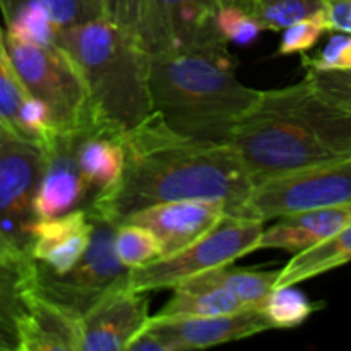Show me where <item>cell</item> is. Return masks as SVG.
<instances>
[{"mask_svg": "<svg viewBox=\"0 0 351 351\" xmlns=\"http://www.w3.org/2000/svg\"><path fill=\"white\" fill-rule=\"evenodd\" d=\"M120 139L125 151L122 175L88 206L117 225L151 206L184 199L223 201L232 213L254 189L232 144L180 136L154 112Z\"/></svg>", "mask_w": 351, "mask_h": 351, "instance_id": "cell-1", "label": "cell"}, {"mask_svg": "<svg viewBox=\"0 0 351 351\" xmlns=\"http://www.w3.org/2000/svg\"><path fill=\"white\" fill-rule=\"evenodd\" d=\"M230 144L254 185L351 156V113L315 93L307 79L261 91L233 127Z\"/></svg>", "mask_w": 351, "mask_h": 351, "instance_id": "cell-2", "label": "cell"}, {"mask_svg": "<svg viewBox=\"0 0 351 351\" xmlns=\"http://www.w3.org/2000/svg\"><path fill=\"white\" fill-rule=\"evenodd\" d=\"M230 51L149 55L153 112L180 136L230 143L233 127L261 91L239 81Z\"/></svg>", "mask_w": 351, "mask_h": 351, "instance_id": "cell-3", "label": "cell"}, {"mask_svg": "<svg viewBox=\"0 0 351 351\" xmlns=\"http://www.w3.org/2000/svg\"><path fill=\"white\" fill-rule=\"evenodd\" d=\"M58 47L71 55L88 88V132L122 136L153 113L149 53L137 34L98 17L62 31Z\"/></svg>", "mask_w": 351, "mask_h": 351, "instance_id": "cell-4", "label": "cell"}, {"mask_svg": "<svg viewBox=\"0 0 351 351\" xmlns=\"http://www.w3.org/2000/svg\"><path fill=\"white\" fill-rule=\"evenodd\" d=\"M5 41L24 88L48 106L58 134L88 132V88L71 55L58 45H34L7 34Z\"/></svg>", "mask_w": 351, "mask_h": 351, "instance_id": "cell-5", "label": "cell"}, {"mask_svg": "<svg viewBox=\"0 0 351 351\" xmlns=\"http://www.w3.org/2000/svg\"><path fill=\"white\" fill-rule=\"evenodd\" d=\"M263 232L264 221L261 219L226 215L211 232L180 252L130 269L125 287L146 293L177 287L189 278L233 264L240 257L256 252Z\"/></svg>", "mask_w": 351, "mask_h": 351, "instance_id": "cell-6", "label": "cell"}, {"mask_svg": "<svg viewBox=\"0 0 351 351\" xmlns=\"http://www.w3.org/2000/svg\"><path fill=\"white\" fill-rule=\"evenodd\" d=\"M91 211V209H89ZM95 218L91 242L79 263L65 274H55L36 263V293L79 315L110 291L125 287L127 269L115 252L117 223L91 211Z\"/></svg>", "mask_w": 351, "mask_h": 351, "instance_id": "cell-7", "label": "cell"}, {"mask_svg": "<svg viewBox=\"0 0 351 351\" xmlns=\"http://www.w3.org/2000/svg\"><path fill=\"white\" fill-rule=\"evenodd\" d=\"M348 202H351V156L256 184L247 201L228 215L266 223L291 213Z\"/></svg>", "mask_w": 351, "mask_h": 351, "instance_id": "cell-8", "label": "cell"}, {"mask_svg": "<svg viewBox=\"0 0 351 351\" xmlns=\"http://www.w3.org/2000/svg\"><path fill=\"white\" fill-rule=\"evenodd\" d=\"M218 0H146L139 38L147 53L228 51Z\"/></svg>", "mask_w": 351, "mask_h": 351, "instance_id": "cell-9", "label": "cell"}, {"mask_svg": "<svg viewBox=\"0 0 351 351\" xmlns=\"http://www.w3.org/2000/svg\"><path fill=\"white\" fill-rule=\"evenodd\" d=\"M45 168V149L0 129V232L27 252L34 223V195Z\"/></svg>", "mask_w": 351, "mask_h": 351, "instance_id": "cell-10", "label": "cell"}, {"mask_svg": "<svg viewBox=\"0 0 351 351\" xmlns=\"http://www.w3.org/2000/svg\"><path fill=\"white\" fill-rule=\"evenodd\" d=\"M263 308L208 317H149L127 351H187L239 341L269 331Z\"/></svg>", "mask_w": 351, "mask_h": 351, "instance_id": "cell-11", "label": "cell"}, {"mask_svg": "<svg viewBox=\"0 0 351 351\" xmlns=\"http://www.w3.org/2000/svg\"><path fill=\"white\" fill-rule=\"evenodd\" d=\"M149 317L146 291L117 288L81 317V351H127Z\"/></svg>", "mask_w": 351, "mask_h": 351, "instance_id": "cell-12", "label": "cell"}, {"mask_svg": "<svg viewBox=\"0 0 351 351\" xmlns=\"http://www.w3.org/2000/svg\"><path fill=\"white\" fill-rule=\"evenodd\" d=\"M228 215V206L215 199H184L151 206L122 223H134L158 237L163 257L173 256L194 243Z\"/></svg>", "mask_w": 351, "mask_h": 351, "instance_id": "cell-13", "label": "cell"}, {"mask_svg": "<svg viewBox=\"0 0 351 351\" xmlns=\"http://www.w3.org/2000/svg\"><path fill=\"white\" fill-rule=\"evenodd\" d=\"M77 136L58 134L45 147V168L34 195L36 219H51L88 208L93 192L75 160Z\"/></svg>", "mask_w": 351, "mask_h": 351, "instance_id": "cell-14", "label": "cell"}, {"mask_svg": "<svg viewBox=\"0 0 351 351\" xmlns=\"http://www.w3.org/2000/svg\"><path fill=\"white\" fill-rule=\"evenodd\" d=\"M95 218L89 208L34 223L27 254L55 274H65L84 256L91 242Z\"/></svg>", "mask_w": 351, "mask_h": 351, "instance_id": "cell-15", "label": "cell"}, {"mask_svg": "<svg viewBox=\"0 0 351 351\" xmlns=\"http://www.w3.org/2000/svg\"><path fill=\"white\" fill-rule=\"evenodd\" d=\"M348 225H351V202L291 213L276 218L273 226L264 228L257 250L280 249L295 256L324 242Z\"/></svg>", "mask_w": 351, "mask_h": 351, "instance_id": "cell-16", "label": "cell"}, {"mask_svg": "<svg viewBox=\"0 0 351 351\" xmlns=\"http://www.w3.org/2000/svg\"><path fill=\"white\" fill-rule=\"evenodd\" d=\"M81 317L34 288L19 324V351H81Z\"/></svg>", "mask_w": 351, "mask_h": 351, "instance_id": "cell-17", "label": "cell"}, {"mask_svg": "<svg viewBox=\"0 0 351 351\" xmlns=\"http://www.w3.org/2000/svg\"><path fill=\"white\" fill-rule=\"evenodd\" d=\"M36 263L24 250L0 257V351H19V324L34 293Z\"/></svg>", "mask_w": 351, "mask_h": 351, "instance_id": "cell-18", "label": "cell"}, {"mask_svg": "<svg viewBox=\"0 0 351 351\" xmlns=\"http://www.w3.org/2000/svg\"><path fill=\"white\" fill-rule=\"evenodd\" d=\"M75 160L95 199L112 189L122 175L125 167L122 139L112 134H81L75 139Z\"/></svg>", "mask_w": 351, "mask_h": 351, "instance_id": "cell-19", "label": "cell"}, {"mask_svg": "<svg viewBox=\"0 0 351 351\" xmlns=\"http://www.w3.org/2000/svg\"><path fill=\"white\" fill-rule=\"evenodd\" d=\"M351 263V225L305 252L295 254L280 271L276 288L304 283Z\"/></svg>", "mask_w": 351, "mask_h": 351, "instance_id": "cell-20", "label": "cell"}, {"mask_svg": "<svg viewBox=\"0 0 351 351\" xmlns=\"http://www.w3.org/2000/svg\"><path fill=\"white\" fill-rule=\"evenodd\" d=\"M280 271H252L243 269V267H232V264H226V266L206 271L185 281L197 287L223 288L235 295L242 302L243 307L263 308L269 295L276 288Z\"/></svg>", "mask_w": 351, "mask_h": 351, "instance_id": "cell-21", "label": "cell"}, {"mask_svg": "<svg viewBox=\"0 0 351 351\" xmlns=\"http://www.w3.org/2000/svg\"><path fill=\"white\" fill-rule=\"evenodd\" d=\"M170 300L160 308L156 317H208L250 311L228 290L215 287H197L184 281L171 288Z\"/></svg>", "mask_w": 351, "mask_h": 351, "instance_id": "cell-22", "label": "cell"}, {"mask_svg": "<svg viewBox=\"0 0 351 351\" xmlns=\"http://www.w3.org/2000/svg\"><path fill=\"white\" fill-rule=\"evenodd\" d=\"M29 98L31 95L14 67L5 34L0 27V129L21 137V113Z\"/></svg>", "mask_w": 351, "mask_h": 351, "instance_id": "cell-23", "label": "cell"}, {"mask_svg": "<svg viewBox=\"0 0 351 351\" xmlns=\"http://www.w3.org/2000/svg\"><path fill=\"white\" fill-rule=\"evenodd\" d=\"M7 36L34 45H58L60 29L41 7L29 2H14L3 10Z\"/></svg>", "mask_w": 351, "mask_h": 351, "instance_id": "cell-24", "label": "cell"}, {"mask_svg": "<svg viewBox=\"0 0 351 351\" xmlns=\"http://www.w3.org/2000/svg\"><path fill=\"white\" fill-rule=\"evenodd\" d=\"M322 304L308 300L307 295L291 287L274 288L263 312L269 321L271 329H293L304 324Z\"/></svg>", "mask_w": 351, "mask_h": 351, "instance_id": "cell-25", "label": "cell"}, {"mask_svg": "<svg viewBox=\"0 0 351 351\" xmlns=\"http://www.w3.org/2000/svg\"><path fill=\"white\" fill-rule=\"evenodd\" d=\"M115 252L127 269H136L163 257L158 237L151 230L134 223H120L117 226Z\"/></svg>", "mask_w": 351, "mask_h": 351, "instance_id": "cell-26", "label": "cell"}, {"mask_svg": "<svg viewBox=\"0 0 351 351\" xmlns=\"http://www.w3.org/2000/svg\"><path fill=\"white\" fill-rule=\"evenodd\" d=\"M322 10L326 0H259L252 14L266 31H283Z\"/></svg>", "mask_w": 351, "mask_h": 351, "instance_id": "cell-27", "label": "cell"}, {"mask_svg": "<svg viewBox=\"0 0 351 351\" xmlns=\"http://www.w3.org/2000/svg\"><path fill=\"white\" fill-rule=\"evenodd\" d=\"M14 2H29L41 7L50 16L55 26L60 29V33L75 24L103 17V7L99 0H9L5 5L0 7L2 12L9 9Z\"/></svg>", "mask_w": 351, "mask_h": 351, "instance_id": "cell-28", "label": "cell"}, {"mask_svg": "<svg viewBox=\"0 0 351 351\" xmlns=\"http://www.w3.org/2000/svg\"><path fill=\"white\" fill-rule=\"evenodd\" d=\"M328 31L329 23L326 10L312 17H307L300 23L291 24L287 29H283L280 47H278V55L307 53L308 50H312L319 43V40Z\"/></svg>", "mask_w": 351, "mask_h": 351, "instance_id": "cell-29", "label": "cell"}, {"mask_svg": "<svg viewBox=\"0 0 351 351\" xmlns=\"http://www.w3.org/2000/svg\"><path fill=\"white\" fill-rule=\"evenodd\" d=\"M218 29L226 43H235L240 47L256 43L263 31H266L254 14L239 7H219Z\"/></svg>", "mask_w": 351, "mask_h": 351, "instance_id": "cell-30", "label": "cell"}, {"mask_svg": "<svg viewBox=\"0 0 351 351\" xmlns=\"http://www.w3.org/2000/svg\"><path fill=\"white\" fill-rule=\"evenodd\" d=\"M305 79L311 82L317 95L351 113V69L348 71L305 69Z\"/></svg>", "mask_w": 351, "mask_h": 351, "instance_id": "cell-31", "label": "cell"}, {"mask_svg": "<svg viewBox=\"0 0 351 351\" xmlns=\"http://www.w3.org/2000/svg\"><path fill=\"white\" fill-rule=\"evenodd\" d=\"M302 65L304 69L319 71H348L351 69V33L332 31L317 55L308 57L304 53Z\"/></svg>", "mask_w": 351, "mask_h": 351, "instance_id": "cell-32", "label": "cell"}, {"mask_svg": "<svg viewBox=\"0 0 351 351\" xmlns=\"http://www.w3.org/2000/svg\"><path fill=\"white\" fill-rule=\"evenodd\" d=\"M99 2L103 7V17L139 36L146 0H99Z\"/></svg>", "mask_w": 351, "mask_h": 351, "instance_id": "cell-33", "label": "cell"}, {"mask_svg": "<svg viewBox=\"0 0 351 351\" xmlns=\"http://www.w3.org/2000/svg\"><path fill=\"white\" fill-rule=\"evenodd\" d=\"M329 31L351 33V0H326Z\"/></svg>", "mask_w": 351, "mask_h": 351, "instance_id": "cell-34", "label": "cell"}, {"mask_svg": "<svg viewBox=\"0 0 351 351\" xmlns=\"http://www.w3.org/2000/svg\"><path fill=\"white\" fill-rule=\"evenodd\" d=\"M221 7H239V9L247 10L252 14L259 0H218Z\"/></svg>", "mask_w": 351, "mask_h": 351, "instance_id": "cell-35", "label": "cell"}, {"mask_svg": "<svg viewBox=\"0 0 351 351\" xmlns=\"http://www.w3.org/2000/svg\"><path fill=\"white\" fill-rule=\"evenodd\" d=\"M7 2H9V0H0V7H3V5H5Z\"/></svg>", "mask_w": 351, "mask_h": 351, "instance_id": "cell-36", "label": "cell"}]
</instances>
